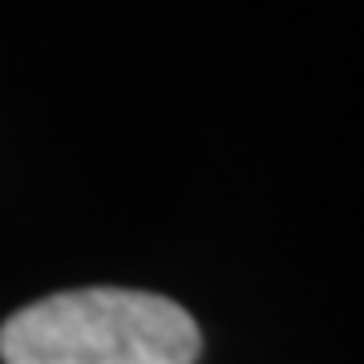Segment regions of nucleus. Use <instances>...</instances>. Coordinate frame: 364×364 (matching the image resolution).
Listing matches in <instances>:
<instances>
[{
  "instance_id": "1",
  "label": "nucleus",
  "mask_w": 364,
  "mask_h": 364,
  "mask_svg": "<svg viewBox=\"0 0 364 364\" xmlns=\"http://www.w3.org/2000/svg\"><path fill=\"white\" fill-rule=\"evenodd\" d=\"M203 352L182 304L134 287H77L0 324L4 364H195Z\"/></svg>"
}]
</instances>
